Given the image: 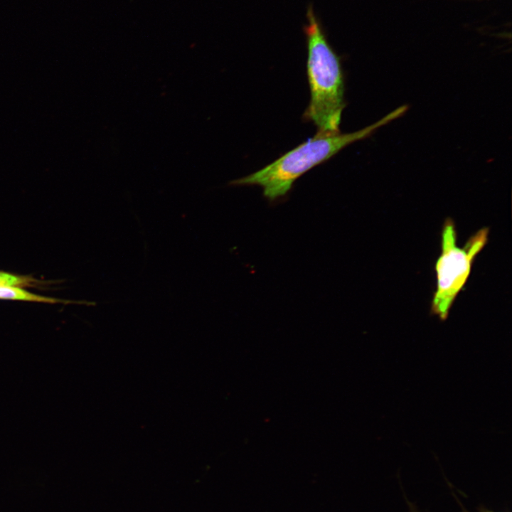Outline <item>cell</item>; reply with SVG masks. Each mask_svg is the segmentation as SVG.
I'll return each instance as SVG.
<instances>
[{"mask_svg": "<svg viewBox=\"0 0 512 512\" xmlns=\"http://www.w3.org/2000/svg\"><path fill=\"white\" fill-rule=\"evenodd\" d=\"M489 228L471 235L463 247L457 245L454 221L447 218L441 232V252L434 270L437 287L431 302L430 314L444 321L458 294L466 284L476 255L488 242Z\"/></svg>", "mask_w": 512, "mask_h": 512, "instance_id": "cell-3", "label": "cell"}, {"mask_svg": "<svg viewBox=\"0 0 512 512\" xmlns=\"http://www.w3.org/2000/svg\"><path fill=\"white\" fill-rule=\"evenodd\" d=\"M380 123L353 133L317 132L262 169L229 184L258 186L262 188L265 198L275 201L286 196L294 181L304 173L329 159L351 143L366 137Z\"/></svg>", "mask_w": 512, "mask_h": 512, "instance_id": "cell-2", "label": "cell"}, {"mask_svg": "<svg viewBox=\"0 0 512 512\" xmlns=\"http://www.w3.org/2000/svg\"><path fill=\"white\" fill-rule=\"evenodd\" d=\"M39 281L31 276L17 275L0 272V287H34Z\"/></svg>", "mask_w": 512, "mask_h": 512, "instance_id": "cell-5", "label": "cell"}, {"mask_svg": "<svg viewBox=\"0 0 512 512\" xmlns=\"http://www.w3.org/2000/svg\"><path fill=\"white\" fill-rule=\"evenodd\" d=\"M304 26L306 39V73L310 90L309 104L304 117L321 133L339 132L345 107L344 81L339 56L329 44L313 7L307 9Z\"/></svg>", "mask_w": 512, "mask_h": 512, "instance_id": "cell-1", "label": "cell"}, {"mask_svg": "<svg viewBox=\"0 0 512 512\" xmlns=\"http://www.w3.org/2000/svg\"><path fill=\"white\" fill-rule=\"evenodd\" d=\"M0 299L23 300L45 303H58L63 301L55 298L35 294L16 287H0Z\"/></svg>", "mask_w": 512, "mask_h": 512, "instance_id": "cell-4", "label": "cell"}]
</instances>
